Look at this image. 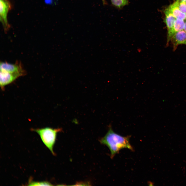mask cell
<instances>
[{"mask_svg": "<svg viewBox=\"0 0 186 186\" xmlns=\"http://www.w3.org/2000/svg\"><path fill=\"white\" fill-rule=\"evenodd\" d=\"M185 20L186 21V17H185Z\"/></svg>", "mask_w": 186, "mask_h": 186, "instance_id": "9a60e30c", "label": "cell"}, {"mask_svg": "<svg viewBox=\"0 0 186 186\" xmlns=\"http://www.w3.org/2000/svg\"><path fill=\"white\" fill-rule=\"evenodd\" d=\"M103 0V1H104V0Z\"/></svg>", "mask_w": 186, "mask_h": 186, "instance_id": "2e32d148", "label": "cell"}, {"mask_svg": "<svg viewBox=\"0 0 186 186\" xmlns=\"http://www.w3.org/2000/svg\"><path fill=\"white\" fill-rule=\"evenodd\" d=\"M28 185L40 186V185H52L50 182L46 181L37 182L29 180L28 183Z\"/></svg>", "mask_w": 186, "mask_h": 186, "instance_id": "8fae6325", "label": "cell"}, {"mask_svg": "<svg viewBox=\"0 0 186 186\" xmlns=\"http://www.w3.org/2000/svg\"><path fill=\"white\" fill-rule=\"evenodd\" d=\"M168 8L176 18L184 20L185 19L186 13L182 12L174 2L169 6Z\"/></svg>", "mask_w": 186, "mask_h": 186, "instance_id": "9c48e42d", "label": "cell"}, {"mask_svg": "<svg viewBox=\"0 0 186 186\" xmlns=\"http://www.w3.org/2000/svg\"><path fill=\"white\" fill-rule=\"evenodd\" d=\"M130 136H123L115 133L110 125L107 133L100 139L99 142L108 148L110 152V157L112 159L121 149L127 148L134 151L130 143Z\"/></svg>", "mask_w": 186, "mask_h": 186, "instance_id": "6da1fadb", "label": "cell"}, {"mask_svg": "<svg viewBox=\"0 0 186 186\" xmlns=\"http://www.w3.org/2000/svg\"><path fill=\"white\" fill-rule=\"evenodd\" d=\"M112 4L118 8H121L128 3L129 0H111Z\"/></svg>", "mask_w": 186, "mask_h": 186, "instance_id": "30bf717a", "label": "cell"}, {"mask_svg": "<svg viewBox=\"0 0 186 186\" xmlns=\"http://www.w3.org/2000/svg\"><path fill=\"white\" fill-rule=\"evenodd\" d=\"M164 12L165 15L164 21L167 27V35H168L172 30L174 22L176 18L173 16L168 8L165 9Z\"/></svg>", "mask_w": 186, "mask_h": 186, "instance_id": "ba28073f", "label": "cell"}, {"mask_svg": "<svg viewBox=\"0 0 186 186\" xmlns=\"http://www.w3.org/2000/svg\"><path fill=\"white\" fill-rule=\"evenodd\" d=\"M31 130L36 132L39 135L46 146L53 155H55L53 148L56 142L57 134L58 133L62 131V129H54L47 127L40 128H32Z\"/></svg>", "mask_w": 186, "mask_h": 186, "instance_id": "7a4b0ae2", "label": "cell"}, {"mask_svg": "<svg viewBox=\"0 0 186 186\" xmlns=\"http://www.w3.org/2000/svg\"><path fill=\"white\" fill-rule=\"evenodd\" d=\"M0 86L2 89L19 78L15 74L3 71H0Z\"/></svg>", "mask_w": 186, "mask_h": 186, "instance_id": "8992f818", "label": "cell"}, {"mask_svg": "<svg viewBox=\"0 0 186 186\" xmlns=\"http://www.w3.org/2000/svg\"><path fill=\"white\" fill-rule=\"evenodd\" d=\"M170 41L174 51L176 49L179 45H186V33L183 30L175 33L172 37Z\"/></svg>", "mask_w": 186, "mask_h": 186, "instance_id": "5b68a950", "label": "cell"}, {"mask_svg": "<svg viewBox=\"0 0 186 186\" xmlns=\"http://www.w3.org/2000/svg\"><path fill=\"white\" fill-rule=\"evenodd\" d=\"M12 8V4L9 0H0V20L5 33H6L10 28L7 17L8 12Z\"/></svg>", "mask_w": 186, "mask_h": 186, "instance_id": "277c9868", "label": "cell"}, {"mask_svg": "<svg viewBox=\"0 0 186 186\" xmlns=\"http://www.w3.org/2000/svg\"><path fill=\"white\" fill-rule=\"evenodd\" d=\"M174 3L182 12L186 13V2H180L176 0Z\"/></svg>", "mask_w": 186, "mask_h": 186, "instance_id": "7c38bea8", "label": "cell"}, {"mask_svg": "<svg viewBox=\"0 0 186 186\" xmlns=\"http://www.w3.org/2000/svg\"><path fill=\"white\" fill-rule=\"evenodd\" d=\"M0 71L8 72L17 76L19 77L24 76L26 72L21 62L17 61L15 64H12L6 62H1Z\"/></svg>", "mask_w": 186, "mask_h": 186, "instance_id": "3957f363", "label": "cell"}, {"mask_svg": "<svg viewBox=\"0 0 186 186\" xmlns=\"http://www.w3.org/2000/svg\"><path fill=\"white\" fill-rule=\"evenodd\" d=\"M185 22V27L184 28V30L185 31L186 33V21Z\"/></svg>", "mask_w": 186, "mask_h": 186, "instance_id": "4fadbf2b", "label": "cell"}, {"mask_svg": "<svg viewBox=\"0 0 186 186\" xmlns=\"http://www.w3.org/2000/svg\"><path fill=\"white\" fill-rule=\"evenodd\" d=\"M185 22L184 20L176 18L174 22L173 26L170 33L167 36V46L168 45L169 41L173 35L176 33L184 29Z\"/></svg>", "mask_w": 186, "mask_h": 186, "instance_id": "52a82bcc", "label": "cell"}, {"mask_svg": "<svg viewBox=\"0 0 186 186\" xmlns=\"http://www.w3.org/2000/svg\"><path fill=\"white\" fill-rule=\"evenodd\" d=\"M180 2H186V0H177Z\"/></svg>", "mask_w": 186, "mask_h": 186, "instance_id": "5bb4252c", "label": "cell"}]
</instances>
